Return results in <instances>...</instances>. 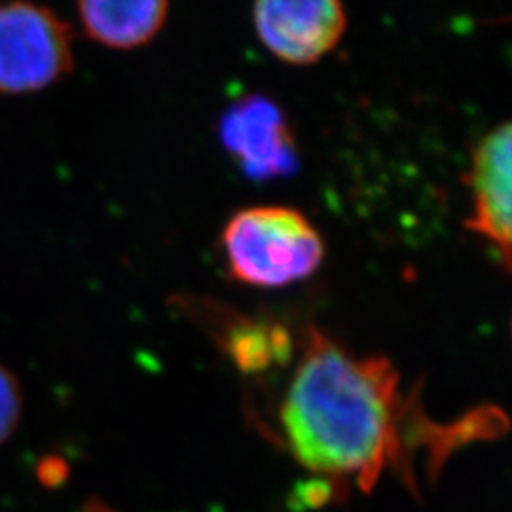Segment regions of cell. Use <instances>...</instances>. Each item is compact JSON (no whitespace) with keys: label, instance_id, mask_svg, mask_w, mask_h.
I'll return each mask as SVG.
<instances>
[{"label":"cell","instance_id":"obj_1","mask_svg":"<svg viewBox=\"0 0 512 512\" xmlns=\"http://www.w3.org/2000/svg\"><path fill=\"white\" fill-rule=\"evenodd\" d=\"M416 397L384 355H357L317 325L302 336L279 408L283 439L300 465L370 486L403 452L406 435L427 431Z\"/></svg>","mask_w":512,"mask_h":512},{"label":"cell","instance_id":"obj_2","mask_svg":"<svg viewBox=\"0 0 512 512\" xmlns=\"http://www.w3.org/2000/svg\"><path fill=\"white\" fill-rule=\"evenodd\" d=\"M230 275L249 287L277 289L315 274L325 260V241L311 220L285 205L238 211L222 230Z\"/></svg>","mask_w":512,"mask_h":512},{"label":"cell","instance_id":"obj_3","mask_svg":"<svg viewBox=\"0 0 512 512\" xmlns=\"http://www.w3.org/2000/svg\"><path fill=\"white\" fill-rule=\"evenodd\" d=\"M69 25L33 2L0 4V93L44 90L73 69Z\"/></svg>","mask_w":512,"mask_h":512},{"label":"cell","instance_id":"obj_4","mask_svg":"<svg viewBox=\"0 0 512 512\" xmlns=\"http://www.w3.org/2000/svg\"><path fill=\"white\" fill-rule=\"evenodd\" d=\"M220 141L253 181L289 177L298 169V148L287 114L264 95H247L224 112Z\"/></svg>","mask_w":512,"mask_h":512},{"label":"cell","instance_id":"obj_5","mask_svg":"<svg viewBox=\"0 0 512 512\" xmlns=\"http://www.w3.org/2000/svg\"><path fill=\"white\" fill-rule=\"evenodd\" d=\"M256 35L291 65H311L344 37L348 16L338 0H264L255 4Z\"/></svg>","mask_w":512,"mask_h":512},{"label":"cell","instance_id":"obj_6","mask_svg":"<svg viewBox=\"0 0 512 512\" xmlns=\"http://www.w3.org/2000/svg\"><path fill=\"white\" fill-rule=\"evenodd\" d=\"M511 122L488 131L473 150L467 183L473 196V213L465 228L486 239L511 270Z\"/></svg>","mask_w":512,"mask_h":512},{"label":"cell","instance_id":"obj_7","mask_svg":"<svg viewBox=\"0 0 512 512\" xmlns=\"http://www.w3.org/2000/svg\"><path fill=\"white\" fill-rule=\"evenodd\" d=\"M183 308L190 310L245 374H262L293 359V336L281 323L249 317L211 300L190 298L188 302L183 300Z\"/></svg>","mask_w":512,"mask_h":512},{"label":"cell","instance_id":"obj_8","mask_svg":"<svg viewBox=\"0 0 512 512\" xmlns=\"http://www.w3.org/2000/svg\"><path fill=\"white\" fill-rule=\"evenodd\" d=\"M84 31L109 48L131 50L156 37L165 25V0H84L78 4Z\"/></svg>","mask_w":512,"mask_h":512},{"label":"cell","instance_id":"obj_9","mask_svg":"<svg viewBox=\"0 0 512 512\" xmlns=\"http://www.w3.org/2000/svg\"><path fill=\"white\" fill-rule=\"evenodd\" d=\"M21 389L8 368L0 365V444L10 439L21 416Z\"/></svg>","mask_w":512,"mask_h":512},{"label":"cell","instance_id":"obj_10","mask_svg":"<svg viewBox=\"0 0 512 512\" xmlns=\"http://www.w3.org/2000/svg\"><path fill=\"white\" fill-rule=\"evenodd\" d=\"M86 512H112L109 507L105 505V503H99V501H90L88 503V507H86Z\"/></svg>","mask_w":512,"mask_h":512}]
</instances>
